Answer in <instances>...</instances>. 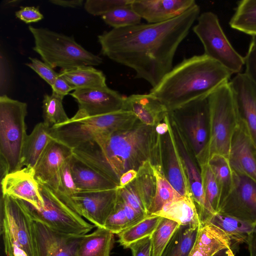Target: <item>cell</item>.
Here are the masks:
<instances>
[{"instance_id": "1", "label": "cell", "mask_w": 256, "mask_h": 256, "mask_svg": "<svg viewBox=\"0 0 256 256\" xmlns=\"http://www.w3.org/2000/svg\"><path fill=\"white\" fill-rule=\"evenodd\" d=\"M200 14L196 4L182 14L156 24H139L103 32L98 38L102 54L126 66L152 88L172 69L178 47Z\"/></svg>"}, {"instance_id": "2", "label": "cell", "mask_w": 256, "mask_h": 256, "mask_svg": "<svg viewBox=\"0 0 256 256\" xmlns=\"http://www.w3.org/2000/svg\"><path fill=\"white\" fill-rule=\"evenodd\" d=\"M72 155L118 186L124 173L147 162L164 166L162 136L138 120L128 128L96 136L74 148Z\"/></svg>"}, {"instance_id": "3", "label": "cell", "mask_w": 256, "mask_h": 256, "mask_svg": "<svg viewBox=\"0 0 256 256\" xmlns=\"http://www.w3.org/2000/svg\"><path fill=\"white\" fill-rule=\"evenodd\" d=\"M232 74L204 54L195 55L173 67L150 93L171 112L193 102L208 98L228 82Z\"/></svg>"}, {"instance_id": "4", "label": "cell", "mask_w": 256, "mask_h": 256, "mask_svg": "<svg viewBox=\"0 0 256 256\" xmlns=\"http://www.w3.org/2000/svg\"><path fill=\"white\" fill-rule=\"evenodd\" d=\"M208 100V138L203 152L196 158L199 166L216 154L228 158L232 138L240 124L229 82L210 94Z\"/></svg>"}, {"instance_id": "5", "label": "cell", "mask_w": 256, "mask_h": 256, "mask_svg": "<svg viewBox=\"0 0 256 256\" xmlns=\"http://www.w3.org/2000/svg\"><path fill=\"white\" fill-rule=\"evenodd\" d=\"M27 104L6 94L0 96V164L1 178L22 168L26 140Z\"/></svg>"}, {"instance_id": "6", "label": "cell", "mask_w": 256, "mask_h": 256, "mask_svg": "<svg viewBox=\"0 0 256 256\" xmlns=\"http://www.w3.org/2000/svg\"><path fill=\"white\" fill-rule=\"evenodd\" d=\"M138 120L134 114L124 110L92 116L78 111L67 122L50 128L48 132L52 138L73 150L102 134L128 128Z\"/></svg>"}, {"instance_id": "7", "label": "cell", "mask_w": 256, "mask_h": 256, "mask_svg": "<svg viewBox=\"0 0 256 256\" xmlns=\"http://www.w3.org/2000/svg\"><path fill=\"white\" fill-rule=\"evenodd\" d=\"M34 42L33 50L52 68L68 70L82 66L100 64L102 58L87 50L73 37L46 28L30 26Z\"/></svg>"}, {"instance_id": "8", "label": "cell", "mask_w": 256, "mask_h": 256, "mask_svg": "<svg viewBox=\"0 0 256 256\" xmlns=\"http://www.w3.org/2000/svg\"><path fill=\"white\" fill-rule=\"evenodd\" d=\"M0 232L6 256H35L34 221L24 202L2 194Z\"/></svg>"}, {"instance_id": "9", "label": "cell", "mask_w": 256, "mask_h": 256, "mask_svg": "<svg viewBox=\"0 0 256 256\" xmlns=\"http://www.w3.org/2000/svg\"><path fill=\"white\" fill-rule=\"evenodd\" d=\"M38 182L43 207L37 209L22 200L34 222L61 233L77 236L86 234L95 227L72 209L56 189L48 184Z\"/></svg>"}, {"instance_id": "10", "label": "cell", "mask_w": 256, "mask_h": 256, "mask_svg": "<svg viewBox=\"0 0 256 256\" xmlns=\"http://www.w3.org/2000/svg\"><path fill=\"white\" fill-rule=\"evenodd\" d=\"M192 30L203 45L204 54L218 62L232 74L240 73L244 65V57L233 48L213 12L200 14Z\"/></svg>"}, {"instance_id": "11", "label": "cell", "mask_w": 256, "mask_h": 256, "mask_svg": "<svg viewBox=\"0 0 256 256\" xmlns=\"http://www.w3.org/2000/svg\"><path fill=\"white\" fill-rule=\"evenodd\" d=\"M58 192L72 209L96 228H104L116 204L118 197L117 188L102 190L77 192L70 196Z\"/></svg>"}, {"instance_id": "12", "label": "cell", "mask_w": 256, "mask_h": 256, "mask_svg": "<svg viewBox=\"0 0 256 256\" xmlns=\"http://www.w3.org/2000/svg\"><path fill=\"white\" fill-rule=\"evenodd\" d=\"M170 122L182 155L192 194L201 220L204 222L216 212L212 208L204 191L200 170L194 153L179 122L170 116ZM199 166V165H198Z\"/></svg>"}, {"instance_id": "13", "label": "cell", "mask_w": 256, "mask_h": 256, "mask_svg": "<svg viewBox=\"0 0 256 256\" xmlns=\"http://www.w3.org/2000/svg\"><path fill=\"white\" fill-rule=\"evenodd\" d=\"M181 124L196 158L204 149L208 138V98L193 102L170 112ZM179 122V123H180Z\"/></svg>"}, {"instance_id": "14", "label": "cell", "mask_w": 256, "mask_h": 256, "mask_svg": "<svg viewBox=\"0 0 256 256\" xmlns=\"http://www.w3.org/2000/svg\"><path fill=\"white\" fill-rule=\"evenodd\" d=\"M218 212L254 224L256 222V182L234 170L232 188Z\"/></svg>"}, {"instance_id": "15", "label": "cell", "mask_w": 256, "mask_h": 256, "mask_svg": "<svg viewBox=\"0 0 256 256\" xmlns=\"http://www.w3.org/2000/svg\"><path fill=\"white\" fill-rule=\"evenodd\" d=\"M77 102L78 112L97 116L123 110L124 96L108 86L74 90L70 94Z\"/></svg>"}, {"instance_id": "16", "label": "cell", "mask_w": 256, "mask_h": 256, "mask_svg": "<svg viewBox=\"0 0 256 256\" xmlns=\"http://www.w3.org/2000/svg\"><path fill=\"white\" fill-rule=\"evenodd\" d=\"M240 120L256 146V86L244 73L229 82Z\"/></svg>"}, {"instance_id": "17", "label": "cell", "mask_w": 256, "mask_h": 256, "mask_svg": "<svg viewBox=\"0 0 256 256\" xmlns=\"http://www.w3.org/2000/svg\"><path fill=\"white\" fill-rule=\"evenodd\" d=\"M35 256H76V248L84 235L77 236L54 230L34 222Z\"/></svg>"}, {"instance_id": "18", "label": "cell", "mask_w": 256, "mask_h": 256, "mask_svg": "<svg viewBox=\"0 0 256 256\" xmlns=\"http://www.w3.org/2000/svg\"><path fill=\"white\" fill-rule=\"evenodd\" d=\"M1 179L2 194L26 202L37 209L43 207L44 201L34 168L24 167Z\"/></svg>"}, {"instance_id": "19", "label": "cell", "mask_w": 256, "mask_h": 256, "mask_svg": "<svg viewBox=\"0 0 256 256\" xmlns=\"http://www.w3.org/2000/svg\"><path fill=\"white\" fill-rule=\"evenodd\" d=\"M228 160L234 172L256 182V146L240 120L232 138Z\"/></svg>"}, {"instance_id": "20", "label": "cell", "mask_w": 256, "mask_h": 256, "mask_svg": "<svg viewBox=\"0 0 256 256\" xmlns=\"http://www.w3.org/2000/svg\"><path fill=\"white\" fill-rule=\"evenodd\" d=\"M196 4L194 0H132L130 6L148 23L156 24L182 14Z\"/></svg>"}, {"instance_id": "21", "label": "cell", "mask_w": 256, "mask_h": 256, "mask_svg": "<svg viewBox=\"0 0 256 256\" xmlns=\"http://www.w3.org/2000/svg\"><path fill=\"white\" fill-rule=\"evenodd\" d=\"M166 154V176L174 188L182 196H191L184 165L172 129L169 116V129L162 136Z\"/></svg>"}, {"instance_id": "22", "label": "cell", "mask_w": 256, "mask_h": 256, "mask_svg": "<svg viewBox=\"0 0 256 256\" xmlns=\"http://www.w3.org/2000/svg\"><path fill=\"white\" fill-rule=\"evenodd\" d=\"M72 156V148L52 138L34 168L37 180L53 187L60 169Z\"/></svg>"}, {"instance_id": "23", "label": "cell", "mask_w": 256, "mask_h": 256, "mask_svg": "<svg viewBox=\"0 0 256 256\" xmlns=\"http://www.w3.org/2000/svg\"><path fill=\"white\" fill-rule=\"evenodd\" d=\"M123 110L132 112L140 122L152 126L162 122L168 114L165 106L150 93L124 96Z\"/></svg>"}, {"instance_id": "24", "label": "cell", "mask_w": 256, "mask_h": 256, "mask_svg": "<svg viewBox=\"0 0 256 256\" xmlns=\"http://www.w3.org/2000/svg\"><path fill=\"white\" fill-rule=\"evenodd\" d=\"M232 248L230 238L222 230L206 222L198 228L196 241L188 256H213L218 251Z\"/></svg>"}, {"instance_id": "25", "label": "cell", "mask_w": 256, "mask_h": 256, "mask_svg": "<svg viewBox=\"0 0 256 256\" xmlns=\"http://www.w3.org/2000/svg\"><path fill=\"white\" fill-rule=\"evenodd\" d=\"M70 164L72 174L78 192L112 190L118 186L114 182L73 155Z\"/></svg>"}, {"instance_id": "26", "label": "cell", "mask_w": 256, "mask_h": 256, "mask_svg": "<svg viewBox=\"0 0 256 256\" xmlns=\"http://www.w3.org/2000/svg\"><path fill=\"white\" fill-rule=\"evenodd\" d=\"M156 215L177 222L180 225L198 228L201 220L191 196H181L165 204Z\"/></svg>"}, {"instance_id": "27", "label": "cell", "mask_w": 256, "mask_h": 256, "mask_svg": "<svg viewBox=\"0 0 256 256\" xmlns=\"http://www.w3.org/2000/svg\"><path fill=\"white\" fill-rule=\"evenodd\" d=\"M114 234L104 228H96L84 235L76 248V256H110L114 243Z\"/></svg>"}, {"instance_id": "28", "label": "cell", "mask_w": 256, "mask_h": 256, "mask_svg": "<svg viewBox=\"0 0 256 256\" xmlns=\"http://www.w3.org/2000/svg\"><path fill=\"white\" fill-rule=\"evenodd\" d=\"M48 128L39 122L28 136L22 152V166L34 168L48 143L52 140Z\"/></svg>"}, {"instance_id": "29", "label": "cell", "mask_w": 256, "mask_h": 256, "mask_svg": "<svg viewBox=\"0 0 256 256\" xmlns=\"http://www.w3.org/2000/svg\"><path fill=\"white\" fill-rule=\"evenodd\" d=\"M59 74L74 90L107 86L105 75L101 70L92 66H82L61 70Z\"/></svg>"}, {"instance_id": "30", "label": "cell", "mask_w": 256, "mask_h": 256, "mask_svg": "<svg viewBox=\"0 0 256 256\" xmlns=\"http://www.w3.org/2000/svg\"><path fill=\"white\" fill-rule=\"evenodd\" d=\"M205 222L212 224L226 234L230 240L232 249L236 244L246 243L254 226V224L218 212Z\"/></svg>"}, {"instance_id": "31", "label": "cell", "mask_w": 256, "mask_h": 256, "mask_svg": "<svg viewBox=\"0 0 256 256\" xmlns=\"http://www.w3.org/2000/svg\"><path fill=\"white\" fill-rule=\"evenodd\" d=\"M198 228L180 225L161 256H188L196 241Z\"/></svg>"}, {"instance_id": "32", "label": "cell", "mask_w": 256, "mask_h": 256, "mask_svg": "<svg viewBox=\"0 0 256 256\" xmlns=\"http://www.w3.org/2000/svg\"><path fill=\"white\" fill-rule=\"evenodd\" d=\"M152 166L150 162H146L138 170L136 178L130 183L148 212L156 190V178Z\"/></svg>"}, {"instance_id": "33", "label": "cell", "mask_w": 256, "mask_h": 256, "mask_svg": "<svg viewBox=\"0 0 256 256\" xmlns=\"http://www.w3.org/2000/svg\"><path fill=\"white\" fill-rule=\"evenodd\" d=\"M156 178V190L152 203L148 210V214H154L166 204L182 196L174 188L168 180L164 167L152 166Z\"/></svg>"}, {"instance_id": "34", "label": "cell", "mask_w": 256, "mask_h": 256, "mask_svg": "<svg viewBox=\"0 0 256 256\" xmlns=\"http://www.w3.org/2000/svg\"><path fill=\"white\" fill-rule=\"evenodd\" d=\"M229 24L234 30L256 36V0L238 2Z\"/></svg>"}, {"instance_id": "35", "label": "cell", "mask_w": 256, "mask_h": 256, "mask_svg": "<svg viewBox=\"0 0 256 256\" xmlns=\"http://www.w3.org/2000/svg\"><path fill=\"white\" fill-rule=\"evenodd\" d=\"M162 217L156 214H148L138 223L126 229L120 234L118 242L124 248L144 238L152 236Z\"/></svg>"}, {"instance_id": "36", "label": "cell", "mask_w": 256, "mask_h": 256, "mask_svg": "<svg viewBox=\"0 0 256 256\" xmlns=\"http://www.w3.org/2000/svg\"><path fill=\"white\" fill-rule=\"evenodd\" d=\"M208 164L218 184L221 194V203L232 188L234 170L230 166L228 158L216 154L212 156Z\"/></svg>"}, {"instance_id": "37", "label": "cell", "mask_w": 256, "mask_h": 256, "mask_svg": "<svg viewBox=\"0 0 256 256\" xmlns=\"http://www.w3.org/2000/svg\"><path fill=\"white\" fill-rule=\"evenodd\" d=\"M64 97L54 92L50 95L44 94L42 100L43 122L48 127L65 122L69 120L63 104Z\"/></svg>"}, {"instance_id": "38", "label": "cell", "mask_w": 256, "mask_h": 256, "mask_svg": "<svg viewBox=\"0 0 256 256\" xmlns=\"http://www.w3.org/2000/svg\"><path fill=\"white\" fill-rule=\"evenodd\" d=\"M179 226L177 222L162 217L151 236L152 256H161L164 249Z\"/></svg>"}, {"instance_id": "39", "label": "cell", "mask_w": 256, "mask_h": 256, "mask_svg": "<svg viewBox=\"0 0 256 256\" xmlns=\"http://www.w3.org/2000/svg\"><path fill=\"white\" fill-rule=\"evenodd\" d=\"M103 21L113 28L130 26L140 23L142 18L130 6L116 8L102 16Z\"/></svg>"}, {"instance_id": "40", "label": "cell", "mask_w": 256, "mask_h": 256, "mask_svg": "<svg viewBox=\"0 0 256 256\" xmlns=\"http://www.w3.org/2000/svg\"><path fill=\"white\" fill-rule=\"evenodd\" d=\"M199 166L206 198L212 208L217 212L221 199L218 184L214 172L208 163L200 165Z\"/></svg>"}, {"instance_id": "41", "label": "cell", "mask_w": 256, "mask_h": 256, "mask_svg": "<svg viewBox=\"0 0 256 256\" xmlns=\"http://www.w3.org/2000/svg\"><path fill=\"white\" fill-rule=\"evenodd\" d=\"M132 226L123 202L118 196L116 204L108 218L104 228L114 234H118Z\"/></svg>"}, {"instance_id": "42", "label": "cell", "mask_w": 256, "mask_h": 256, "mask_svg": "<svg viewBox=\"0 0 256 256\" xmlns=\"http://www.w3.org/2000/svg\"><path fill=\"white\" fill-rule=\"evenodd\" d=\"M132 0H87L84 4L85 10L94 16H102L121 6H130Z\"/></svg>"}, {"instance_id": "43", "label": "cell", "mask_w": 256, "mask_h": 256, "mask_svg": "<svg viewBox=\"0 0 256 256\" xmlns=\"http://www.w3.org/2000/svg\"><path fill=\"white\" fill-rule=\"evenodd\" d=\"M70 158L67 160L60 169L52 187L66 196H70L78 192L72 174Z\"/></svg>"}, {"instance_id": "44", "label": "cell", "mask_w": 256, "mask_h": 256, "mask_svg": "<svg viewBox=\"0 0 256 256\" xmlns=\"http://www.w3.org/2000/svg\"><path fill=\"white\" fill-rule=\"evenodd\" d=\"M117 191L119 197L126 204L136 212L146 216L148 215L146 208L130 184L122 188H117Z\"/></svg>"}, {"instance_id": "45", "label": "cell", "mask_w": 256, "mask_h": 256, "mask_svg": "<svg viewBox=\"0 0 256 256\" xmlns=\"http://www.w3.org/2000/svg\"><path fill=\"white\" fill-rule=\"evenodd\" d=\"M30 62L26 66L34 70L48 84L52 86L59 75L52 67L37 58H29Z\"/></svg>"}, {"instance_id": "46", "label": "cell", "mask_w": 256, "mask_h": 256, "mask_svg": "<svg viewBox=\"0 0 256 256\" xmlns=\"http://www.w3.org/2000/svg\"><path fill=\"white\" fill-rule=\"evenodd\" d=\"M244 59V73L256 86V36L252 37Z\"/></svg>"}, {"instance_id": "47", "label": "cell", "mask_w": 256, "mask_h": 256, "mask_svg": "<svg viewBox=\"0 0 256 256\" xmlns=\"http://www.w3.org/2000/svg\"><path fill=\"white\" fill-rule=\"evenodd\" d=\"M15 14L16 18L26 24L37 22L44 18L38 8L34 6H22Z\"/></svg>"}, {"instance_id": "48", "label": "cell", "mask_w": 256, "mask_h": 256, "mask_svg": "<svg viewBox=\"0 0 256 256\" xmlns=\"http://www.w3.org/2000/svg\"><path fill=\"white\" fill-rule=\"evenodd\" d=\"M128 248L132 251V256H152V241L150 236L136 241Z\"/></svg>"}, {"instance_id": "49", "label": "cell", "mask_w": 256, "mask_h": 256, "mask_svg": "<svg viewBox=\"0 0 256 256\" xmlns=\"http://www.w3.org/2000/svg\"><path fill=\"white\" fill-rule=\"evenodd\" d=\"M52 92L64 97L74 88L59 74L54 84L51 86Z\"/></svg>"}, {"instance_id": "50", "label": "cell", "mask_w": 256, "mask_h": 256, "mask_svg": "<svg viewBox=\"0 0 256 256\" xmlns=\"http://www.w3.org/2000/svg\"><path fill=\"white\" fill-rule=\"evenodd\" d=\"M138 171L129 170L124 173L120 178L118 188H122L132 182L136 177Z\"/></svg>"}, {"instance_id": "51", "label": "cell", "mask_w": 256, "mask_h": 256, "mask_svg": "<svg viewBox=\"0 0 256 256\" xmlns=\"http://www.w3.org/2000/svg\"><path fill=\"white\" fill-rule=\"evenodd\" d=\"M246 244L250 256H256V222L254 224L252 230L248 236Z\"/></svg>"}, {"instance_id": "52", "label": "cell", "mask_w": 256, "mask_h": 256, "mask_svg": "<svg viewBox=\"0 0 256 256\" xmlns=\"http://www.w3.org/2000/svg\"><path fill=\"white\" fill-rule=\"evenodd\" d=\"M49 2L56 6L70 8H76L81 6L84 3L83 0H50Z\"/></svg>"}, {"instance_id": "53", "label": "cell", "mask_w": 256, "mask_h": 256, "mask_svg": "<svg viewBox=\"0 0 256 256\" xmlns=\"http://www.w3.org/2000/svg\"><path fill=\"white\" fill-rule=\"evenodd\" d=\"M213 256H234V254L232 250L230 248L222 249L217 252Z\"/></svg>"}]
</instances>
